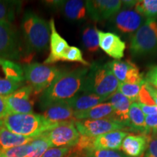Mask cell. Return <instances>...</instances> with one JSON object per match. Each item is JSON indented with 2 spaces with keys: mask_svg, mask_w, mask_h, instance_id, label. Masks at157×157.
<instances>
[{
  "mask_svg": "<svg viewBox=\"0 0 157 157\" xmlns=\"http://www.w3.org/2000/svg\"><path fill=\"white\" fill-rule=\"evenodd\" d=\"M89 68H78L62 72L58 78L41 94L39 107L43 111L52 104L68 101L80 94Z\"/></svg>",
  "mask_w": 157,
  "mask_h": 157,
  "instance_id": "6da1fadb",
  "label": "cell"
},
{
  "mask_svg": "<svg viewBox=\"0 0 157 157\" xmlns=\"http://www.w3.org/2000/svg\"><path fill=\"white\" fill-rule=\"evenodd\" d=\"M119 85V82L107 63H93L90 66L82 93L95 94L109 98L117 91Z\"/></svg>",
  "mask_w": 157,
  "mask_h": 157,
  "instance_id": "7a4b0ae2",
  "label": "cell"
},
{
  "mask_svg": "<svg viewBox=\"0 0 157 157\" xmlns=\"http://www.w3.org/2000/svg\"><path fill=\"white\" fill-rule=\"evenodd\" d=\"M10 132L25 137H36L54 127L42 115L35 113H8L2 120Z\"/></svg>",
  "mask_w": 157,
  "mask_h": 157,
  "instance_id": "3957f363",
  "label": "cell"
},
{
  "mask_svg": "<svg viewBox=\"0 0 157 157\" xmlns=\"http://www.w3.org/2000/svg\"><path fill=\"white\" fill-rule=\"evenodd\" d=\"M21 28L29 50L39 52L48 48L50 28L45 20L28 10L23 15Z\"/></svg>",
  "mask_w": 157,
  "mask_h": 157,
  "instance_id": "277c9868",
  "label": "cell"
},
{
  "mask_svg": "<svg viewBox=\"0 0 157 157\" xmlns=\"http://www.w3.org/2000/svg\"><path fill=\"white\" fill-rule=\"evenodd\" d=\"M24 78L35 95L42 94L48 89L60 74L62 71L56 66H48L39 63L25 65L23 68Z\"/></svg>",
  "mask_w": 157,
  "mask_h": 157,
  "instance_id": "5b68a950",
  "label": "cell"
},
{
  "mask_svg": "<svg viewBox=\"0 0 157 157\" xmlns=\"http://www.w3.org/2000/svg\"><path fill=\"white\" fill-rule=\"evenodd\" d=\"M129 50L133 56L151 54L157 50V21L147 19L132 36Z\"/></svg>",
  "mask_w": 157,
  "mask_h": 157,
  "instance_id": "8992f818",
  "label": "cell"
},
{
  "mask_svg": "<svg viewBox=\"0 0 157 157\" xmlns=\"http://www.w3.org/2000/svg\"><path fill=\"white\" fill-rule=\"evenodd\" d=\"M52 147H74L80 138L74 121L57 124L42 134Z\"/></svg>",
  "mask_w": 157,
  "mask_h": 157,
  "instance_id": "52a82bcc",
  "label": "cell"
},
{
  "mask_svg": "<svg viewBox=\"0 0 157 157\" xmlns=\"http://www.w3.org/2000/svg\"><path fill=\"white\" fill-rule=\"evenodd\" d=\"M145 17L131 8L120 10L111 20L113 30L124 36L133 35L145 23Z\"/></svg>",
  "mask_w": 157,
  "mask_h": 157,
  "instance_id": "ba28073f",
  "label": "cell"
},
{
  "mask_svg": "<svg viewBox=\"0 0 157 157\" xmlns=\"http://www.w3.org/2000/svg\"><path fill=\"white\" fill-rule=\"evenodd\" d=\"M21 56V44L11 23L0 22V58L13 61Z\"/></svg>",
  "mask_w": 157,
  "mask_h": 157,
  "instance_id": "9c48e42d",
  "label": "cell"
},
{
  "mask_svg": "<svg viewBox=\"0 0 157 157\" xmlns=\"http://www.w3.org/2000/svg\"><path fill=\"white\" fill-rule=\"evenodd\" d=\"M74 124L80 135L91 137H97L107 132L125 128L122 124L107 119L76 120Z\"/></svg>",
  "mask_w": 157,
  "mask_h": 157,
  "instance_id": "30bf717a",
  "label": "cell"
},
{
  "mask_svg": "<svg viewBox=\"0 0 157 157\" xmlns=\"http://www.w3.org/2000/svg\"><path fill=\"white\" fill-rule=\"evenodd\" d=\"M107 64L119 82L142 85L146 82L143 74L140 73L138 67L130 60H115Z\"/></svg>",
  "mask_w": 157,
  "mask_h": 157,
  "instance_id": "8fae6325",
  "label": "cell"
},
{
  "mask_svg": "<svg viewBox=\"0 0 157 157\" xmlns=\"http://www.w3.org/2000/svg\"><path fill=\"white\" fill-rule=\"evenodd\" d=\"M87 14L94 21L111 18L120 10L122 1L120 0H89L85 1Z\"/></svg>",
  "mask_w": 157,
  "mask_h": 157,
  "instance_id": "7c38bea8",
  "label": "cell"
},
{
  "mask_svg": "<svg viewBox=\"0 0 157 157\" xmlns=\"http://www.w3.org/2000/svg\"><path fill=\"white\" fill-rule=\"evenodd\" d=\"M33 90L29 85L23 86L10 95L5 98L10 113H34L31 95Z\"/></svg>",
  "mask_w": 157,
  "mask_h": 157,
  "instance_id": "4fadbf2b",
  "label": "cell"
},
{
  "mask_svg": "<svg viewBox=\"0 0 157 157\" xmlns=\"http://www.w3.org/2000/svg\"><path fill=\"white\" fill-rule=\"evenodd\" d=\"M50 54L48 58L44 60V64L49 65L58 61H64L69 45L57 31L53 18H51L50 23Z\"/></svg>",
  "mask_w": 157,
  "mask_h": 157,
  "instance_id": "5bb4252c",
  "label": "cell"
},
{
  "mask_svg": "<svg viewBox=\"0 0 157 157\" xmlns=\"http://www.w3.org/2000/svg\"><path fill=\"white\" fill-rule=\"evenodd\" d=\"M99 47L111 58L119 60L123 58L126 44L121 37L112 32H104L98 30Z\"/></svg>",
  "mask_w": 157,
  "mask_h": 157,
  "instance_id": "9a60e30c",
  "label": "cell"
},
{
  "mask_svg": "<svg viewBox=\"0 0 157 157\" xmlns=\"http://www.w3.org/2000/svg\"><path fill=\"white\" fill-rule=\"evenodd\" d=\"M49 2H50L51 5L60 7L65 17L72 22H82L88 15L85 1L68 0L52 1Z\"/></svg>",
  "mask_w": 157,
  "mask_h": 157,
  "instance_id": "2e32d148",
  "label": "cell"
},
{
  "mask_svg": "<svg viewBox=\"0 0 157 157\" xmlns=\"http://www.w3.org/2000/svg\"><path fill=\"white\" fill-rule=\"evenodd\" d=\"M74 113L75 111L65 101L50 105L44 110L42 116L50 123L57 124L66 121H75Z\"/></svg>",
  "mask_w": 157,
  "mask_h": 157,
  "instance_id": "e0dca14e",
  "label": "cell"
},
{
  "mask_svg": "<svg viewBox=\"0 0 157 157\" xmlns=\"http://www.w3.org/2000/svg\"><path fill=\"white\" fill-rule=\"evenodd\" d=\"M151 138V135L128 134L124 139L121 149L129 157H141L148 148Z\"/></svg>",
  "mask_w": 157,
  "mask_h": 157,
  "instance_id": "ac0fdd59",
  "label": "cell"
},
{
  "mask_svg": "<svg viewBox=\"0 0 157 157\" xmlns=\"http://www.w3.org/2000/svg\"><path fill=\"white\" fill-rule=\"evenodd\" d=\"M109 103L113 109V120L122 124L125 127L128 126L129 108L132 102L122 94L117 91L109 98Z\"/></svg>",
  "mask_w": 157,
  "mask_h": 157,
  "instance_id": "d6986e66",
  "label": "cell"
},
{
  "mask_svg": "<svg viewBox=\"0 0 157 157\" xmlns=\"http://www.w3.org/2000/svg\"><path fill=\"white\" fill-rule=\"evenodd\" d=\"M129 133L124 130H115L95 137V149L119 151L121 149L124 139Z\"/></svg>",
  "mask_w": 157,
  "mask_h": 157,
  "instance_id": "ffe728a7",
  "label": "cell"
},
{
  "mask_svg": "<svg viewBox=\"0 0 157 157\" xmlns=\"http://www.w3.org/2000/svg\"><path fill=\"white\" fill-rule=\"evenodd\" d=\"M113 109L110 103H103L82 111H75L74 117L76 120L84 119H112L113 120Z\"/></svg>",
  "mask_w": 157,
  "mask_h": 157,
  "instance_id": "44dd1931",
  "label": "cell"
},
{
  "mask_svg": "<svg viewBox=\"0 0 157 157\" xmlns=\"http://www.w3.org/2000/svg\"><path fill=\"white\" fill-rule=\"evenodd\" d=\"M109 99L108 98L101 97L95 94L82 93V94H78L76 97L66 102L74 111H82L92 109Z\"/></svg>",
  "mask_w": 157,
  "mask_h": 157,
  "instance_id": "7402d4cb",
  "label": "cell"
},
{
  "mask_svg": "<svg viewBox=\"0 0 157 157\" xmlns=\"http://www.w3.org/2000/svg\"><path fill=\"white\" fill-rule=\"evenodd\" d=\"M127 129L131 132L149 135L146 123V116L143 113L138 103L136 102L132 103L129 108Z\"/></svg>",
  "mask_w": 157,
  "mask_h": 157,
  "instance_id": "603a6c76",
  "label": "cell"
},
{
  "mask_svg": "<svg viewBox=\"0 0 157 157\" xmlns=\"http://www.w3.org/2000/svg\"><path fill=\"white\" fill-rule=\"evenodd\" d=\"M35 137H25L10 132L0 121V151L14 148L31 142Z\"/></svg>",
  "mask_w": 157,
  "mask_h": 157,
  "instance_id": "cb8c5ba5",
  "label": "cell"
},
{
  "mask_svg": "<svg viewBox=\"0 0 157 157\" xmlns=\"http://www.w3.org/2000/svg\"><path fill=\"white\" fill-rule=\"evenodd\" d=\"M0 66L2 69L5 78L21 83H23V82L24 81L23 69L16 63L2 58Z\"/></svg>",
  "mask_w": 157,
  "mask_h": 157,
  "instance_id": "d4e9b609",
  "label": "cell"
},
{
  "mask_svg": "<svg viewBox=\"0 0 157 157\" xmlns=\"http://www.w3.org/2000/svg\"><path fill=\"white\" fill-rule=\"evenodd\" d=\"M82 44L86 50L90 52H97L99 49L98 30L95 25H87L82 34Z\"/></svg>",
  "mask_w": 157,
  "mask_h": 157,
  "instance_id": "484cf974",
  "label": "cell"
},
{
  "mask_svg": "<svg viewBox=\"0 0 157 157\" xmlns=\"http://www.w3.org/2000/svg\"><path fill=\"white\" fill-rule=\"evenodd\" d=\"M21 6V2L0 1V22L11 23Z\"/></svg>",
  "mask_w": 157,
  "mask_h": 157,
  "instance_id": "4316f807",
  "label": "cell"
},
{
  "mask_svg": "<svg viewBox=\"0 0 157 157\" xmlns=\"http://www.w3.org/2000/svg\"><path fill=\"white\" fill-rule=\"evenodd\" d=\"M135 10L147 19H156L157 17V0H141L137 1Z\"/></svg>",
  "mask_w": 157,
  "mask_h": 157,
  "instance_id": "83f0119b",
  "label": "cell"
},
{
  "mask_svg": "<svg viewBox=\"0 0 157 157\" xmlns=\"http://www.w3.org/2000/svg\"><path fill=\"white\" fill-rule=\"evenodd\" d=\"M142 84H129L124 82H119L117 91L124 95L132 102H136L138 99V95L142 87Z\"/></svg>",
  "mask_w": 157,
  "mask_h": 157,
  "instance_id": "f1b7e54d",
  "label": "cell"
},
{
  "mask_svg": "<svg viewBox=\"0 0 157 157\" xmlns=\"http://www.w3.org/2000/svg\"><path fill=\"white\" fill-rule=\"evenodd\" d=\"M32 151V146L29 143L7 150L0 151V154L5 157H31Z\"/></svg>",
  "mask_w": 157,
  "mask_h": 157,
  "instance_id": "f546056e",
  "label": "cell"
},
{
  "mask_svg": "<svg viewBox=\"0 0 157 157\" xmlns=\"http://www.w3.org/2000/svg\"><path fill=\"white\" fill-rule=\"evenodd\" d=\"M30 143L33 148L31 157H42L44 153L51 148L48 139L42 135L35 137Z\"/></svg>",
  "mask_w": 157,
  "mask_h": 157,
  "instance_id": "4dcf8cb0",
  "label": "cell"
},
{
  "mask_svg": "<svg viewBox=\"0 0 157 157\" xmlns=\"http://www.w3.org/2000/svg\"><path fill=\"white\" fill-rule=\"evenodd\" d=\"M23 87V83L16 82L5 78H0V96L5 98Z\"/></svg>",
  "mask_w": 157,
  "mask_h": 157,
  "instance_id": "1f68e13d",
  "label": "cell"
},
{
  "mask_svg": "<svg viewBox=\"0 0 157 157\" xmlns=\"http://www.w3.org/2000/svg\"><path fill=\"white\" fill-rule=\"evenodd\" d=\"M64 61L78 62L85 66H90L89 63L84 59L81 50L74 46H69L64 57Z\"/></svg>",
  "mask_w": 157,
  "mask_h": 157,
  "instance_id": "d6a6232c",
  "label": "cell"
},
{
  "mask_svg": "<svg viewBox=\"0 0 157 157\" xmlns=\"http://www.w3.org/2000/svg\"><path fill=\"white\" fill-rule=\"evenodd\" d=\"M74 152V147H52L42 157H68Z\"/></svg>",
  "mask_w": 157,
  "mask_h": 157,
  "instance_id": "836d02e7",
  "label": "cell"
},
{
  "mask_svg": "<svg viewBox=\"0 0 157 157\" xmlns=\"http://www.w3.org/2000/svg\"><path fill=\"white\" fill-rule=\"evenodd\" d=\"M87 157H129L119 151L100 150L95 149L87 155Z\"/></svg>",
  "mask_w": 157,
  "mask_h": 157,
  "instance_id": "e575fe53",
  "label": "cell"
},
{
  "mask_svg": "<svg viewBox=\"0 0 157 157\" xmlns=\"http://www.w3.org/2000/svg\"><path fill=\"white\" fill-rule=\"evenodd\" d=\"M137 101L139 102L138 103L143 104V105H156L154 100L152 99L151 96L150 95V94H149L148 90H147L146 88L145 87L144 84H143L142 87H141L140 93H139V95H138Z\"/></svg>",
  "mask_w": 157,
  "mask_h": 157,
  "instance_id": "d590c367",
  "label": "cell"
},
{
  "mask_svg": "<svg viewBox=\"0 0 157 157\" xmlns=\"http://www.w3.org/2000/svg\"><path fill=\"white\" fill-rule=\"evenodd\" d=\"M146 123L148 130V135L151 136L157 135V113L146 116Z\"/></svg>",
  "mask_w": 157,
  "mask_h": 157,
  "instance_id": "8d00e7d4",
  "label": "cell"
},
{
  "mask_svg": "<svg viewBox=\"0 0 157 157\" xmlns=\"http://www.w3.org/2000/svg\"><path fill=\"white\" fill-rule=\"evenodd\" d=\"M146 83L151 85L157 90V65L153 66L149 68L145 77Z\"/></svg>",
  "mask_w": 157,
  "mask_h": 157,
  "instance_id": "74e56055",
  "label": "cell"
},
{
  "mask_svg": "<svg viewBox=\"0 0 157 157\" xmlns=\"http://www.w3.org/2000/svg\"><path fill=\"white\" fill-rule=\"evenodd\" d=\"M144 157H157V135L151 136Z\"/></svg>",
  "mask_w": 157,
  "mask_h": 157,
  "instance_id": "f35d334b",
  "label": "cell"
},
{
  "mask_svg": "<svg viewBox=\"0 0 157 157\" xmlns=\"http://www.w3.org/2000/svg\"><path fill=\"white\" fill-rule=\"evenodd\" d=\"M140 109L142 110L143 113L145 116L156 114L157 113V105H146L143 104L138 103Z\"/></svg>",
  "mask_w": 157,
  "mask_h": 157,
  "instance_id": "ab89813d",
  "label": "cell"
},
{
  "mask_svg": "<svg viewBox=\"0 0 157 157\" xmlns=\"http://www.w3.org/2000/svg\"><path fill=\"white\" fill-rule=\"evenodd\" d=\"M8 113H10L9 110L6 104L5 98L0 96V121L2 120Z\"/></svg>",
  "mask_w": 157,
  "mask_h": 157,
  "instance_id": "60d3db41",
  "label": "cell"
},
{
  "mask_svg": "<svg viewBox=\"0 0 157 157\" xmlns=\"http://www.w3.org/2000/svg\"><path fill=\"white\" fill-rule=\"evenodd\" d=\"M144 86L146 88V90H148V92L149 93V94H150V95L151 96L152 99L154 100L155 104L157 105V90L154 87H152L151 85H150L149 84L146 83V82H145L144 83Z\"/></svg>",
  "mask_w": 157,
  "mask_h": 157,
  "instance_id": "b9f144b4",
  "label": "cell"
},
{
  "mask_svg": "<svg viewBox=\"0 0 157 157\" xmlns=\"http://www.w3.org/2000/svg\"><path fill=\"white\" fill-rule=\"evenodd\" d=\"M87 155L84 154H82V153H79V152L74 151L68 157H87Z\"/></svg>",
  "mask_w": 157,
  "mask_h": 157,
  "instance_id": "7bdbcfd3",
  "label": "cell"
},
{
  "mask_svg": "<svg viewBox=\"0 0 157 157\" xmlns=\"http://www.w3.org/2000/svg\"><path fill=\"white\" fill-rule=\"evenodd\" d=\"M0 157H5V156H3L2 155V154H0Z\"/></svg>",
  "mask_w": 157,
  "mask_h": 157,
  "instance_id": "ee69618b",
  "label": "cell"
},
{
  "mask_svg": "<svg viewBox=\"0 0 157 157\" xmlns=\"http://www.w3.org/2000/svg\"><path fill=\"white\" fill-rule=\"evenodd\" d=\"M1 60H2V58H0V62H1Z\"/></svg>",
  "mask_w": 157,
  "mask_h": 157,
  "instance_id": "f6af8a7d",
  "label": "cell"
}]
</instances>
